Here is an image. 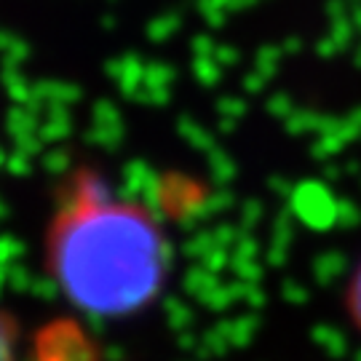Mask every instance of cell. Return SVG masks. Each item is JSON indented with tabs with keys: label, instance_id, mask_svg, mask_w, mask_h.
<instances>
[{
	"label": "cell",
	"instance_id": "6da1fadb",
	"mask_svg": "<svg viewBox=\"0 0 361 361\" xmlns=\"http://www.w3.org/2000/svg\"><path fill=\"white\" fill-rule=\"evenodd\" d=\"M49 265L78 310L121 319L158 297L166 279V241L140 204L113 198L99 182L78 180L54 214Z\"/></svg>",
	"mask_w": 361,
	"mask_h": 361
},
{
	"label": "cell",
	"instance_id": "7a4b0ae2",
	"mask_svg": "<svg viewBox=\"0 0 361 361\" xmlns=\"http://www.w3.org/2000/svg\"><path fill=\"white\" fill-rule=\"evenodd\" d=\"M0 361H22V326L6 308H0Z\"/></svg>",
	"mask_w": 361,
	"mask_h": 361
},
{
	"label": "cell",
	"instance_id": "3957f363",
	"mask_svg": "<svg viewBox=\"0 0 361 361\" xmlns=\"http://www.w3.org/2000/svg\"><path fill=\"white\" fill-rule=\"evenodd\" d=\"M345 313L361 337V262L359 268L350 273V281L345 286Z\"/></svg>",
	"mask_w": 361,
	"mask_h": 361
}]
</instances>
